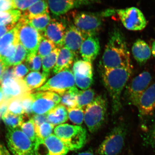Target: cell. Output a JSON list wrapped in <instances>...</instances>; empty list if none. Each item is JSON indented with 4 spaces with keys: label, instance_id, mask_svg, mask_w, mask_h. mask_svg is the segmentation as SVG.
<instances>
[{
    "label": "cell",
    "instance_id": "cell-1",
    "mask_svg": "<svg viewBox=\"0 0 155 155\" xmlns=\"http://www.w3.org/2000/svg\"><path fill=\"white\" fill-rule=\"evenodd\" d=\"M101 65L104 69L132 66L126 40L123 34L118 29L112 31L110 35L103 54Z\"/></svg>",
    "mask_w": 155,
    "mask_h": 155
},
{
    "label": "cell",
    "instance_id": "cell-2",
    "mask_svg": "<svg viewBox=\"0 0 155 155\" xmlns=\"http://www.w3.org/2000/svg\"><path fill=\"white\" fill-rule=\"evenodd\" d=\"M101 72L103 83L111 97L112 114L116 115L122 109L121 94L132 74V67L103 68Z\"/></svg>",
    "mask_w": 155,
    "mask_h": 155
},
{
    "label": "cell",
    "instance_id": "cell-3",
    "mask_svg": "<svg viewBox=\"0 0 155 155\" xmlns=\"http://www.w3.org/2000/svg\"><path fill=\"white\" fill-rule=\"evenodd\" d=\"M54 134L63 142L69 150L81 148L86 143L87 131L80 125L63 124L54 129Z\"/></svg>",
    "mask_w": 155,
    "mask_h": 155
},
{
    "label": "cell",
    "instance_id": "cell-4",
    "mask_svg": "<svg viewBox=\"0 0 155 155\" xmlns=\"http://www.w3.org/2000/svg\"><path fill=\"white\" fill-rule=\"evenodd\" d=\"M127 124L119 122L108 134L99 147L97 153L100 155L119 154L125 145L127 133Z\"/></svg>",
    "mask_w": 155,
    "mask_h": 155
},
{
    "label": "cell",
    "instance_id": "cell-5",
    "mask_svg": "<svg viewBox=\"0 0 155 155\" xmlns=\"http://www.w3.org/2000/svg\"><path fill=\"white\" fill-rule=\"evenodd\" d=\"M107 103L106 98L98 96L87 106L84 111V119L88 130L95 133L102 126L107 116Z\"/></svg>",
    "mask_w": 155,
    "mask_h": 155
},
{
    "label": "cell",
    "instance_id": "cell-6",
    "mask_svg": "<svg viewBox=\"0 0 155 155\" xmlns=\"http://www.w3.org/2000/svg\"><path fill=\"white\" fill-rule=\"evenodd\" d=\"M16 27L19 43L25 48L28 55L37 54L39 45L43 35L31 26L28 23V19L22 16L16 24Z\"/></svg>",
    "mask_w": 155,
    "mask_h": 155
},
{
    "label": "cell",
    "instance_id": "cell-7",
    "mask_svg": "<svg viewBox=\"0 0 155 155\" xmlns=\"http://www.w3.org/2000/svg\"><path fill=\"white\" fill-rule=\"evenodd\" d=\"M102 14L88 12H75L72 14L73 25L85 36H97L103 24Z\"/></svg>",
    "mask_w": 155,
    "mask_h": 155
},
{
    "label": "cell",
    "instance_id": "cell-8",
    "mask_svg": "<svg viewBox=\"0 0 155 155\" xmlns=\"http://www.w3.org/2000/svg\"><path fill=\"white\" fill-rule=\"evenodd\" d=\"M6 139L13 155H35L34 143L20 128L8 129Z\"/></svg>",
    "mask_w": 155,
    "mask_h": 155
},
{
    "label": "cell",
    "instance_id": "cell-9",
    "mask_svg": "<svg viewBox=\"0 0 155 155\" xmlns=\"http://www.w3.org/2000/svg\"><path fill=\"white\" fill-rule=\"evenodd\" d=\"M151 75L148 71H143L136 76L127 85L124 97L128 104L137 107L142 95L151 85Z\"/></svg>",
    "mask_w": 155,
    "mask_h": 155
},
{
    "label": "cell",
    "instance_id": "cell-10",
    "mask_svg": "<svg viewBox=\"0 0 155 155\" xmlns=\"http://www.w3.org/2000/svg\"><path fill=\"white\" fill-rule=\"evenodd\" d=\"M75 78L72 70L68 69L59 72L50 78L37 91L54 92L61 96L70 88L75 86Z\"/></svg>",
    "mask_w": 155,
    "mask_h": 155
},
{
    "label": "cell",
    "instance_id": "cell-11",
    "mask_svg": "<svg viewBox=\"0 0 155 155\" xmlns=\"http://www.w3.org/2000/svg\"><path fill=\"white\" fill-rule=\"evenodd\" d=\"M34 149L35 155H66L69 150L54 134L45 139L36 137Z\"/></svg>",
    "mask_w": 155,
    "mask_h": 155
},
{
    "label": "cell",
    "instance_id": "cell-12",
    "mask_svg": "<svg viewBox=\"0 0 155 155\" xmlns=\"http://www.w3.org/2000/svg\"><path fill=\"white\" fill-rule=\"evenodd\" d=\"M121 22L127 30L138 31L143 30L147 22L142 12L135 7L116 10Z\"/></svg>",
    "mask_w": 155,
    "mask_h": 155
},
{
    "label": "cell",
    "instance_id": "cell-13",
    "mask_svg": "<svg viewBox=\"0 0 155 155\" xmlns=\"http://www.w3.org/2000/svg\"><path fill=\"white\" fill-rule=\"evenodd\" d=\"M4 94V101H9L15 98L21 97L32 93V91L26 85L24 79L17 77L10 78L1 83Z\"/></svg>",
    "mask_w": 155,
    "mask_h": 155
},
{
    "label": "cell",
    "instance_id": "cell-14",
    "mask_svg": "<svg viewBox=\"0 0 155 155\" xmlns=\"http://www.w3.org/2000/svg\"><path fill=\"white\" fill-rule=\"evenodd\" d=\"M72 72L75 84L78 87L83 90L89 88L93 82L91 63L84 60L75 61L72 67Z\"/></svg>",
    "mask_w": 155,
    "mask_h": 155
},
{
    "label": "cell",
    "instance_id": "cell-15",
    "mask_svg": "<svg viewBox=\"0 0 155 155\" xmlns=\"http://www.w3.org/2000/svg\"><path fill=\"white\" fill-rule=\"evenodd\" d=\"M97 0H48L49 8L54 16H61L75 8L93 4Z\"/></svg>",
    "mask_w": 155,
    "mask_h": 155
},
{
    "label": "cell",
    "instance_id": "cell-16",
    "mask_svg": "<svg viewBox=\"0 0 155 155\" xmlns=\"http://www.w3.org/2000/svg\"><path fill=\"white\" fill-rule=\"evenodd\" d=\"M19 43L16 25L0 38V58L3 61L13 58Z\"/></svg>",
    "mask_w": 155,
    "mask_h": 155
},
{
    "label": "cell",
    "instance_id": "cell-17",
    "mask_svg": "<svg viewBox=\"0 0 155 155\" xmlns=\"http://www.w3.org/2000/svg\"><path fill=\"white\" fill-rule=\"evenodd\" d=\"M87 38V37L75 25H69L66 28L64 38V46L70 50L76 57L80 53L81 45Z\"/></svg>",
    "mask_w": 155,
    "mask_h": 155
},
{
    "label": "cell",
    "instance_id": "cell-18",
    "mask_svg": "<svg viewBox=\"0 0 155 155\" xmlns=\"http://www.w3.org/2000/svg\"><path fill=\"white\" fill-rule=\"evenodd\" d=\"M137 107L140 117L152 116L155 110V82L142 95Z\"/></svg>",
    "mask_w": 155,
    "mask_h": 155
},
{
    "label": "cell",
    "instance_id": "cell-19",
    "mask_svg": "<svg viewBox=\"0 0 155 155\" xmlns=\"http://www.w3.org/2000/svg\"><path fill=\"white\" fill-rule=\"evenodd\" d=\"M66 28L64 23L55 19L51 20L44 33V37L54 43L57 48L64 46Z\"/></svg>",
    "mask_w": 155,
    "mask_h": 155
},
{
    "label": "cell",
    "instance_id": "cell-20",
    "mask_svg": "<svg viewBox=\"0 0 155 155\" xmlns=\"http://www.w3.org/2000/svg\"><path fill=\"white\" fill-rule=\"evenodd\" d=\"M100 50L98 38L97 36H89L81 45L80 54L83 60L91 63L98 55Z\"/></svg>",
    "mask_w": 155,
    "mask_h": 155
},
{
    "label": "cell",
    "instance_id": "cell-21",
    "mask_svg": "<svg viewBox=\"0 0 155 155\" xmlns=\"http://www.w3.org/2000/svg\"><path fill=\"white\" fill-rule=\"evenodd\" d=\"M33 97L32 113L35 114H47L58 104L50 99L44 91H37L31 94Z\"/></svg>",
    "mask_w": 155,
    "mask_h": 155
},
{
    "label": "cell",
    "instance_id": "cell-22",
    "mask_svg": "<svg viewBox=\"0 0 155 155\" xmlns=\"http://www.w3.org/2000/svg\"><path fill=\"white\" fill-rule=\"evenodd\" d=\"M75 58L74 53L66 47H62L60 48L55 66L53 69V73L57 74L61 71L69 69Z\"/></svg>",
    "mask_w": 155,
    "mask_h": 155
},
{
    "label": "cell",
    "instance_id": "cell-23",
    "mask_svg": "<svg viewBox=\"0 0 155 155\" xmlns=\"http://www.w3.org/2000/svg\"><path fill=\"white\" fill-rule=\"evenodd\" d=\"M134 58L140 64H143L149 60L151 56V50L149 45L143 40H137L132 47Z\"/></svg>",
    "mask_w": 155,
    "mask_h": 155
},
{
    "label": "cell",
    "instance_id": "cell-24",
    "mask_svg": "<svg viewBox=\"0 0 155 155\" xmlns=\"http://www.w3.org/2000/svg\"><path fill=\"white\" fill-rule=\"evenodd\" d=\"M48 122L54 125H59L67 122L68 119L67 108L60 104L52 109L47 114Z\"/></svg>",
    "mask_w": 155,
    "mask_h": 155
},
{
    "label": "cell",
    "instance_id": "cell-25",
    "mask_svg": "<svg viewBox=\"0 0 155 155\" xmlns=\"http://www.w3.org/2000/svg\"><path fill=\"white\" fill-rule=\"evenodd\" d=\"M48 0H41L22 12V16L28 20L49 13Z\"/></svg>",
    "mask_w": 155,
    "mask_h": 155
},
{
    "label": "cell",
    "instance_id": "cell-26",
    "mask_svg": "<svg viewBox=\"0 0 155 155\" xmlns=\"http://www.w3.org/2000/svg\"><path fill=\"white\" fill-rule=\"evenodd\" d=\"M48 77L39 72H31L26 75L23 79L27 86L33 91L43 86Z\"/></svg>",
    "mask_w": 155,
    "mask_h": 155
},
{
    "label": "cell",
    "instance_id": "cell-27",
    "mask_svg": "<svg viewBox=\"0 0 155 155\" xmlns=\"http://www.w3.org/2000/svg\"><path fill=\"white\" fill-rule=\"evenodd\" d=\"M60 50V48H56L50 54L42 58V74L48 78L55 66Z\"/></svg>",
    "mask_w": 155,
    "mask_h": 155
},
{
    "label": "cell",
    "instance_id": "cell-28",
    "mask_svg": "<svg viewBox=\"0 0 155 155\" xmlns=\"http://www.w3.org/2000/svg\"><path fill=\"white\" fill-rule=\"evenodd\" d=\"M22 12L17 9L0 12V25L16 24L22 16Z\"/></svg>",
    "mask_w": 155,
    "mask_h": 155
},
{
    "label": "cell",
    "instance_id": "cell-29",
    "mask_svg": "<svg viewBox=\"0 0 155 155\" xmlns=\"http://www.w3.org/2000/svg\"><path fill=\"white\" fill-rule=\"evenodd\" d=\"M78 90L76 87H73L61 95V104L67 109L77 107Z\"/></svg>",
    "mask_w": 155,
    "mask_h": 155
},
{
    "label": "cell",
    "instance_id": "cell-30",
    "mask_svg": "<svg viewBox=\"0 0 155 155\" xmlns=\"http://www.w3.org/2000/svg\"><path fill=\"white\" fill-rule=\"evenodd\" d=\"M28 55V53L25 48L20 44L17 45L16 53L14 57L11 59L3 61L7 67H14L22 64L25 61Z\"/></svg>",
    "mask_w": 155,
    "mask_h": 155
},
{
    "label": "cell",
    "instance_id": "cell-31",
    "mask_svg": "<svg viewBox=\"0 0 155 155\" xmlns=\"http://www.w3.org/2000/svg\"><path fill=\"white\" fill-rule=\"evenodd\" d=\"M2 117L8 129L20 128L24 122L23 115H16L8 111Z\"/></svg>",
    "mask_w": 155,
    "mask_h": 155
},
{
    "label": "cell",
    "instance_id": "cell-32",
    "mask_svg": "<svg viewBox=\"0 0 155 155\" xmlns=\"http://www.w3.org/2000/svg\"><path fill=\"white\" fill-rule=\"evenodd\" d=\"M51 20L49 14H47L28 20V22L39 32L43 33H44Z\"/></svg>",
    "mask_w": 155,
    "mask_h": 155
},
{
    "label": "cell",
    "instance_id": "cell-33",
    "mask_svg": "<svg viewBox=\"0 0 155 155\" xmlns=\"http://www.w3.org/2000/svg\"><path fill=\"white\" fill-rule=\"evenodd\" d=\"M94 91L91 88L79 91L78 96L77 107L82 108L86 107L94 100L95 97Z\"/></svg>",
    "mask_w": 155,
    "mask_h": 155
},
{
    "label": "cell",
    "instance_id": "cell-34",
    "mask_svg": "<svg viewBox=\"0 0 155 155\" xmlns=\"http://www.w3.org/2000/svg\"><path fill=\"white\" fill-rule=\"evenodd\" d=\"M56 48L54 43L43 36L39 45L38 54L43 58L50 54Z\"/></svg>",
    "mask_w": 155,
    "mask_h": 155
},
{
    "label": "cell",
    "instance_id": "cell-35",
    "mask_svg": "<svg viewBox=\"0 0 155 155\" xmlns=\"http://www.w3.org/2000/svg\"><path fill=\"white\" fill-rule=\"evenodd\" d=\"M42 58L38 54L28 55L25 61V65L31 72H39L41 69Z\"/></svg>",
    "mask_w": 155,
    "mask_h": 155
},
{
    "label": "cell",
    "instance_id": "cell-36",
    "mask_svg": "<svg viewBox=\"0 0 155 155\" xmlns=\"http://www.w3.org/2000/svg\"><path fill=\"white\" fill-rule=\"evenodd\" d=\"M68 117L74 124L79 125H81L84 119V111L83 109L75 107L67 109Z\"/></svg>",
    "mask_w": 155,
    "mask_h": 155
},
{
    "label": "cell",
    "instance_id": "cell-37",
    "mask_svg": "<svg viewBox=\"0 0 155 155\" xmlns=\"http://www.w3.org/2000/svg\"><path fill=\"white\" fill-rule=\"evenodd\" d=\"M20 128L22 132L34 143L36 140L37 136L34 122L32 118L26 122H24Z\"/></svg>",
    "mask_w": 155,
    "mask_h": 155
},
{
    "label": "cell",
    "instance_id": "cell-38",
    "mask_svg": "<svg viewBox=\"0 0 155 155\" xmlns=\"http://www.w3.org/2000/svg\"><path fill=\"white\" fill-rule=\"evenodd\" d=\"M55 126L49 122H45L43 123L38 127L35 128L37 137L45 139L52 134Z\"/></svg>",
    "mask_w": 155,
    "mask_h": 155
},
{
    "label": "cell",
    "instance_id": "cell-39",
    "mask_svg": "<svg viewBox=\"0 0 155 155\" xmlns=\"http://www.w3.org/2000/svg\"><path fill=\"white\" fill-rule=\"evenodd\" d=\"M21 97L15 98L9 101L8 111L16 115L25 114L21 103Z\"/></svg>",
    "mask_w": 155,
    "mask_h": 155
},
{
    "label": "cell",
    "instance_id": "cell-40",
    "mask_svg": "<svg viewBox=\"0 0 155 155\" xmlns=\"http://www.w3.org/2000/svg\"><path fill=\"white\" fill-rule=\"evenodd\" d=\"M143 140L145 145L155 150V121L145 134Z\"/></svg>",
    "mask_w": 155,
    "mask_h": 155
},
{
    "label": "cell",
    "instance_id": "cell-41",
    "mask_svg": "<svg viewBox=\"0 0 155 155\" xmlns=\"http://www.w3.org/2000/svg\"><path fill=\"white\" fill-rule=\"evenodd\" d=\"M21 103L25 114L30 115L32 113L33 99L32 94L26 95L21 98Z\"/></svg>",
    "mask_w": 155,
    "mask_h": 155
},
{
    "label": "cell",
    "instance_id": "cell-42",
    "mask_svg": "<svg viewBox=\"0 0 155 155\" xmlns=\"http://www.w3.org/2000/svg\"><path fill=\"white\" fill-rule=\"evenodd\" d=\"M41 0H14L15 9L22 12Z\"/></svg>",
    "mask_w": 155,
    "mask_h": 155
},
{
    "label": "cell",
    "instance_id": "cell-43",
    "mask_svg": "<svg viewBox=\"0 0 155 155\" xmlns=\"http://www.w3.org/2000/svg\"><path fill=\"white\" fill-rule=\"evenodd\" d=\"M29 69L25 64H21L14 67L15 76L18 78H22L28 74Z\"/></svg>",
    "mask_w": 155,
    "mask_h": 155
},
{
    "label": "cell",
    "instance_id": "cell-44",
    "mask_svg": "<svg viewBox=\"0 0 155 155\" xmlns=\"http://www.w3.org/2000/svg\"><path fill=\"white\" fill-rule=\"evenodd\" d=\"M15 9L14 0H0V12Z\"/></svg>",
    "mask_w": 155,
    "mask_h": 155
},
{
    "label": "cell",
    "instance_id": "cell-45",
    "mask_svg": "<svg viewBox=\"0 0 155 155\" xmlns=\"http://www.w3.org/2000/svg\"><path fill=\"white\" fill-rule=\"evenodd\" d=\"M32 118L35 128L38 127L43 123L48 122L47 114H35Z\"/></svg>",
    "mask_w": 155,
    "mask_h": 155
},
{
    "label": "cell",
    "instance_id": "cell-46",
    "mask_svg": "<svg viewBox=\"0 0 155 155\" xmlns=\"http://www.w3.org/2000/svg\"><path fill=\"white\" fill-rule=\"evenodd\" d=\"M45 94L48 98L52 100L57 104H59L61 102V97L58 94L54 92L47 91H44Z\"/></svg>",
    "mask_w": 155,
    "mask_h": 155
},
{
    "label": "cell",
    "instance_id": "cell-47",
    "mask_svg": "<svg viewBox=\"0 0 155 155\" xmlns=\"http://www.w3.org/2000/svg\"><path fill=\"white\" fill-rule=\"evenodd\" d=\"M16 24L5 25H0V38L4 36L5 34L8 32L15 27Z\"/></svg>",
    "mask_w": 155,
    "mask_h": 155
},
{
    "label": "cell",
    "instance_id": "cell-48",
    "mask_svg": "<svg viewBox=\"0 0 155 155\" xmlns=\"http://www.w3.org/2000/svg\"><path fill=\"white\" fill-rule=\"evenodd\" d=\"M8 68L2 60H0V83H2V78L5 70Z\"/></svg>",
    "mask_w": 155,
    "mask_h": 155
},
{
    "label": "cell",
    "instance_id": "cell-49",
    "mask_svg": "<svg viewBox=\"0 0 155 155\" xmlns=\"http://www.w3.org/2000/svg\"><path fill=\"white\" fill-rule=\"evenodd\" d=\"M0 155H11V154L5 147L1 144H0Z\"/></svg>",
    "mask_w": 155,
    "mask_h": 155
},
{
    "label": "cell",
    "instance_id": "cell-50",
    "mask_svg": "<svg viewBox=\"0 0 155 155\" xmlns=\"http://www.w3.org/2000/svg\"><path fill=\"white\" fill-rule=\"evenodd\" d=\"M75 155H95L93 153L90 151H87L84 152L79 153Z\"/></svg>",
    "mask_w": 155,
    "mask_h": 155
},
{
    "label": "cell",
    "instance_id": "cell-51",
    "mask_svg": "<svg viewBox=\"0 0 155 155\" xmlns=\"http://www.w3.org/2000/svg\"><path fill=\"white\" fill-rule=\"evenodd\" d=\"M152 54L153 56L155 58V40L153 42L151 50Z\"/></svg>",
    "mask_w": 155,
    "mask_h": 155
},
{
    "label": "cell",
    "instance_id": "cell-52",
    "mask_svg": "<svg viewBox=\"0 0 155 155\" xmlns=\"http://www.w3.org/2000/svg\"><path fill=\"white\" fill-rule=\"evenodd\" d=\"M4 100V94H3L2 87L0 85V103L2 102Z\"/></svg>",
    "mask_w": 155,
    "mask_h": 155
},
{
    "label": "cell",
    "instance_id": "cell-53",
    "mask_svg": "<svg viewBox=\"0 0 155 155\" xmlns=\"http://www.w3.org/2000/svg\"><path fill=\"white\" fill-rule=\"evenodd\" d=\"M128 155H132V154H131V153H129V154H128Z\"/></svg>",
    "mask_w": 155,
    "mask_h": 155
},
{
    "label": "cell",
    "instance_id": "cell-54",
    "mask_svg": "<svg viewBox=\"0 0 155 155\" xmlns=\"http://www.w3.org/2000/svg\"><path fill=\"white\" fill-rule=\"evenodd\" d=\"M2 117V116H1V115H0V117Z\"/></svg>",
    "mask_w": 155,
    "mask_h": 155
},
{
    "label": "cell",
    "instance_id": "cell-55",
    "mask_svg": "<svg viewBox=\"0 0 155 155\" xmlns=\"http://www.w3.org/2000/svg\"><path fill=\"white\" fill-rule=\"evenodd\" d=\"M0 60H1V58H0Z\"/></svg>",
    "mask_w": 155,
    "mask_h": 155
}]
</instances>
